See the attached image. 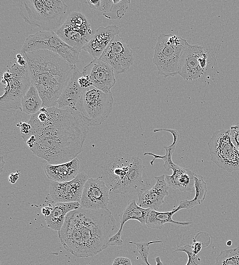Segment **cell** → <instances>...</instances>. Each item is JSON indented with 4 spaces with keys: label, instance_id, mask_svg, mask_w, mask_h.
Returning a JSON list of instances; mask_svg holds the SVG:
<instances>
[{
    "label": "cell",
    "instance_id": "5b68a950",
    "mask_svg": "<svg viewBox=\"0 0 239 265\" xmlns=\"http://www.w3.org/2000/svg\"><path fill=\"white\" fill-rule=\"evenodd\" d=\"M20 14L29 25L53 31L61 26L67 5L62 0H25L20 2Z\"/></svg>",
    "mask_w": 239,
    "mask_h": 265
},
{
    "label": "cell",
    "instance_id": "52a82bcc",
    "mask_svg": "<svg viewBox=\"0 0 239 265\" xmlns=\"http://www.w3.org/2000/svg\"><path fill=\"white\" fill-rule=\"evenodd\" d=\"M187 43L185 39L172 34L158 37L152 61L160 75L167 77L178 74L179 61Z\"/></svg>",
    "mask_w": 239,
    "mask_h": 265
},
{
    "label": "cell",
    "instance_id": "e575fe53",
    "mask_svg": "<svg viewBox=\"0 0 239 265\" xmlns=\"http://www.w3.org/2000/svg\"><path fill=\"white\" fill-rule=\"evenodd\" d=\"M229 130L231 140L239 150V122L231 126Z\"/></svg>",
    "mask_w": 239,
    "mask_h": 265
},
{
    "label": "cell",
    "instance_id": "9a60e30c",
    "mask_svg": "<svg viewBox=\"0 0 239 265\" xmlns=\"http://www.w3.org/2000/svg\"><path fill=\"white\" fill-rule=\"evenodd\" d=\"M83 76L89 78L93 86L104 92H110L115 85L114 69L100 59H93L83 70Z\"/></svg>",
    "mask_w": 239,
    "mask_h": 265
},
{
    "label": "cell",
    "instance_id": "2e32d148",
    "mask_svg": "<svg viewBox=\"0 0 239 265\" xmlns=\"http://www.w3.org/2000/svg\"><path fill=\"white\" fill-rule=\"evenodd\" d=\"M58 235L64 249L78 257H86L81 232L71 213H68Z\"/></svg>",
    "mask_w": 239,
    "mask_h": 265
},
{
    "label": "cell",
    "instance_id": "5bb4252c",
    "mask_svg": "<svg viewBox=\"0 0 239 265\" xmlns=\"http://www.w3.org/2000/svg\"><path fill=\"white\" fill-rule=\"evenodd\" d=\"M88 179L84 172L78 173L73 179L63 182H51L49 195L56 203L80 202L84 186Z\"/></svg>",
    "mask_w": 239,
    "mask_h": 265
},
{
    "label": "cell",
    "instance_id": "8992f818",
    "mask_svg": "<svg viewBox=\"0 0 239 265\" xmlns=\"http://www.w3.org/2000/svg\"><path fill=\"white\" fill-rule=\"evenodd\" d=\"M114 99L111 92H104L93 86L84 89L75 110L89 126L105 121L112 112Z\"/></svg>",
    "mask_w": 239,
    "mask_h": 265
},
{
    "label": "cell",
    "instance_id": "ba28073f",
    "mask_svg": "<svg viewBox=\"0 0 239 265\" xmlns=\"http://www.w3.org/2000/svg\"><path fill=\"white\" fill-rule=\"evenodd\" d=\"M40 50H47L57 54L72 65L78 62L81 51L68 45L52 31H40L29 36L24 42L21 52Z\"/></svg>",
    "mask_w": 239,
    "mask_h": 265
},
{
    "label": "cell",
    "instance_id": "8fae6325",
    "mask_svg": "<svg viewBox=\"0 0 239 265\" xmlns=\"http://www.w3.org/2000/svg\"><path fill=\"white\" fill-rule=\"evenodd\" d=\"M208 61V54L203 46L187 43L179 61L178 74L187 81L199 78L205 73Z\"/></svg>",
    "mask_w": 239,
    "mask_h": 265
},
{
    "label": "cell",
    "instance_id": "484cf974",
    "mask_svg": "<svg viewBox=\"0 0 239 265\" xmlns=\"http://www.w3.org/2000/svg\"><path fill=\"white\" fill-rule=\"evenodd\" d=\"M179 210L177 207L172 210L167 212H159L154 209L149 211L146 225L147 227L153 229H162L164 224L171 223L178 225H188L191 222H179L172 219L173 215Z\"/></svg>",
    "mask_w": 239,
    "mask_h": 265
},
{
    "label": "cell",
    "instance_id": "277c9868",
    "mask_svg": "<svg viewBox=\"0 0 239 265\" xmlns=\"http://www.w3.org/2000/svg\"><path fill=\"white\" fill-rule=\"evenodd\" d=\"M0 109L22 111V98L32 83L28 64L19 65L16 61L1 68Z\"/></svg>",
    "mask_w": 239,
    "mask_h": 265
},
{
    "label": "cell",
    "instance_id": "f1b7e54d",
    "mask_svg": "<svg viewBox=\"0 0 239 265\" xmlns=\"http://www.w3.org/2000/svg\"><path fill=\"white\" fill-rule=\"evenodd\" d=\"M22 111L28 115H33L39 111L43 101L37 88L31 84L30 88L22 98Z\"/></svg>",
    "mask_w": 239,
    "mask_h": 265
},
{
    "label": "cell",
    "instance_id": "30bf717a",
    "mask_svg": "<svg viewBox=\"0 0 239 265\" xmlns=\"http://www.w3.org/2000/svg\"><path fill=\"white\" fill-rule=\"evenodd\" d=\"M56 33L68 45L80 50L92 37L90 24L79 11L71 12Z\"/></svg>",
    "mask_w": 239,
    "mask_h": 265
},
{
    "label": "cell",
    "instance_id": "ab89813d",
    "mask_svg": "<svg viewBox=\"0 0 239 265\" xmlns=\"http://www.w3.org/2000/svg\"><path fill=\"white\" fill-rule=\"evenodd\" d=\"M20 173L19 171H17L15 173H11L8 176V180L11 184H14L17 181L19 177Z\"/></svg>",
    "mask_w": 239,
    "mask_h": 265
},
{
    "label": "cell",
    "instance_id": "7402d4cb",
    "mask_svg": "<svg viewBox=\"0 0 239 265\" xmlns=\"http://www.w3.org/2000/svg\"><path fill=\"white\" fill-rule=\"evenodd\" d=\"M151 209L144 208L139 206L136 200L130 201L120 215V226L117 233L110 240L109 246L122 245V229L125 223L128 220H137L142 225H146L147 217Z\"/></svg>",
    "mask_w": 239,
    "mask_h": 265
},
{
    "label": "cell",
    "instance_id": "cb8c5ba5",
    "mask_svg": "<svg viewBox=\"0 0 239 265\" xmlns=\"http://www.w3.org/2000/svg\"><path fill=\"white\" fill-rule=\"evenodd\" d=\"M171 170L173 171L171 175H165V179L169 187L181 192H191L195 189V172L176 164Z\"/></svg>",
    "mask_w": 239,
    "mask_h": 265
},
{
    "label": "cell",
    "instance_id": "60d3db41",
    "mask_svg": "<svg viewBox=\"0 0 239 265\" xmlns=\"http://www.w3.org/2000/svg\"><path fill=\"white\" fill-rule=\"evenodd\" d=\"M5 162L3 160V156H1V173L3 172V168L4 167Z\"/></svg>",
    "mask_w": 239,
    "mask_h": 265
},
{
    "label": "cell",
    "instance_id": "ac0fdd59",
    "mask_svg": "<svg viewBox=\"0 0 239 265\" xmlns=\"http://www.w3.org/2000/svg\"><path fill=\"white\" fill-rule=\"evenodd\" d=\"M147 184L146 174L143 161L140 158L134 156L126 175L113 192L121 194L139 192L147 189Z\"/></svg>",
    "mask_w": 239,
    "mask_h": 265
},
{
    "label": "cell",
    "instance_id": "d590c367",
    "mask_svg": "<svg viewBox=\"0 0 239 265\" xmlns=\"http://www.w3.org/2000/svg\"><path fill=\"white\" fill-rule=\"evenodd\" d=\"M17 127L20 129L21 137L27 136L30 132L32 126L29 122L20 121L16 124Z\"/></svg>",
    "mask_w": 239,
    "mask_h": 265
},
{
    "label": "cell",
    "instance_id": "f35d334b",
    "mask_svg": "<svg viewBox=\"0 0 239 265\" xmlns=\"http://www.w3.org/2000/svg\"><path fill=\"white\" fill-rule=\"evenodd\" d=\"M192 251L195 254H198L202 248V244L200 242L197 241L195 238H193L192 245Z\"/></svg>",
    "mask_w": 239,
    "mask_h": 265
},
{
    "label": "cell",
    "instance_id": "f546056e",
    "mask_svg": "<svg viewBox=\"0 0 239 265\" xmlns=\"http://www.w3.org/2000/svg\"><path fill=\"white\" fill-rule=\"evenodd\" d=\"M215 265H239V247L221 251Z\"/></svg>",
    "mask_w": 239,
    "mask_h": 265
},
{
    "label": "cell",
    "instance_id": "7a4b0ae2",
    "mask_svg": "<svg viewBox=\"0 0 239 265\" xmlns=\"http://www.w3.org/2000/svg\"><path fill=\"white\" fill-rule=\"evenodd\" d=\"M22 54L28 64L32 84L37 88L42 100V107H56L74 65L47 50Z\"/></svg>",
    "mask_w": 239,
    "mask_h": 265
},
{
    "label": "cell",
    "instance_id": "4316f807",
    "mask_svg": "<svg viewBox=\"0 0 239 265\" xmlns=\"http://www.w3.org/2000/svg\"><path fill=\"white\" fill-rule=\"evenodd\" d=\"M161 131H167L171 133L173 137V143L168 146H164V148L166 150V153L164 155H160L155 154L152 152H146L144 155H151L153 156V159L150 162L151 165L153 166L154 161L156 159H161L164 162V168L169 171L175 164L172 161V154L174 152L176 145L179 140L180 135L176 129H154L153 132H156Z\"/></svg>",
    "mask_w": 239,
    "mask_h": 265
},
{
    "label": "cell",
    "instance_id": "ffe728a7",
    "mask_svg": "<svg viewBox=\"0 0 239 265\" xmlns=\"http://www.w3.org/2000/svg\"><path fill=\"white\" fill-rule=\"evenodd\" d=\"M119 32V27L116 25L100 26L82 50L87 52L93 59H100L107 47Z\"/></svg>",
    "mask_w": 239,
    "mask_h": 265
},
{
    "label": "cell",
    "instance_id": "4fadbf2b",
    "mask_svg": "<svg viewBox=\"0 0 239 265\" xmlns=\"http://www.w3.org/2000/svg\"><path fill=\"white\" fill-rule=\"evenodd\" d=\"M102 178L100 176L87 180L79 202L81 208L97 209L108 207L110 191Z\"/></svg>",
    "mask_w": 239,
    "mask_h": 265
},
{
    "label": "cell",
    "instance_id": "8d00e7d4",
    "mask_svg": "<svg viewBox=\"0 0 239 265\" xmlns=\"http://www.w3.org/2000/svg\"><path fill=\"white\" fill-rule=\"evenodd\" d=\"M112 265H132V263L127 257H118L114 259Z\"/></svg>",
    "mask_w": 239,
    "mask_h": 265
},
{
    "label": "cell",
    "instance_id": "603a6c76",
    "mask_svg": "<svg viewBox=\"0 0 239 265\" xmlns=\"http://www.w3.org/2000/svg\"><path fill=\"white\" fill-rule=\"evenodd\" d=\"M79 166V161L75 157L71 161L63 164H47L44 167V172L49 179L63 182L75 178L78 174Z\"/></svg>",
    "mask_w": 239,
    "mask_h": 265
},
{
    "label": "cell",
    "instance_id": "44dd1931",
    "mask_svg": "<svg viewBox=\"0 0 239 265\" xmlns=\"http://www.w3.org/2000/svg\"><path fill=\"white\" fill-rule=\"evenodd\" d=\"M83 75L82 72L74 65L57 100L58 108H69L75 110L84 89L78 83L79 78Z\"/></svg>",
    "mask_w": 239,
    "mask_h": 265
},
{
    "label": "cell",
    "instance_id": "6da1fadb",
    "mask_svg": "<svg viewBox=\"0 0 239 265\" xmlns=\"http://www.w3.org/2000/svg\"><path fill=\"white\" fill-rule=\"evenodd\" d=\"M29 134L36 137L30 150L48 164H60L73 160L83 149L89 126L80 114L71 108L42 107L31 115Z\"/></svg>",
    "mask_w": 239,
    "mask_h": 265
},
{
    "label": "cell",
    "instance_id": "d6a6232c",
    "mask_svg": "<svg viewBox=\"0 0 239 265\" xmlns=\"http://www.w3.org/2000/svg\"><path fill=\"white\" fill-rule=\"evenodd\" d=\"M161 241H153L150 242H146L143 243H137L133 242H129V244L135 245L136 247L137 250L142 259V260L147 264L148 261V257L149 255L150 252V245L154 243H162Z\"/></svg>",
    "mask_w": 239,
    "mask_h": 265
},
{
    "label": "cell",
    "instance_id": "4dcf8cb0",
    "mask_svg": "<svg viewBox=\"0 0 239 265\" xmlns=\"http://www.w3.org/2000/svg\"><path fill=\"white\" fill-rule=\"evenodd\" d=\"M113 2L110 11L103 13V15L110 19H120L123 17L130 2L129 0H113Z\"/></svg>",
    "mask_w": 239,
    "mask_h": 265
},
{
    "label": "cell",
    "instance_id": "1f68e13d",
    "mask_svg": "<svg viewBox=\"0 0 239 265\" xmlns=\"http://www.w3.org/2000/svg\"><path fill=\"white\" fill-rule=\"evenodd\" d=\"M181 251L185 252L188 257V260L185 265H200L201 259L198 254H195L192 251L191 245H186L182 247L177 248L174 251ZM156 265H163L160 256H157L155 258ZM147 265H151L148 262Z\"/></svg>",
    "mask_w": 239,
    "mask_h": 265
},
{
    "label": "cell",
    "instance_id": "74e56055",
    "mask_svg": "<svg viewBox=\"0 0 239 265\" xmlns=\"http://www.w3.org/2000/svg\"><path fill=\"white\" fill-rule=\"evenodd\" d=\"M78 83L83 89H86L93 86L92 83L90 80L83 75L79 78Z\"/></svg>",
    "mask_w": 239,
    "mask_h": 265
},
{
    "label": "cell",
    "instance_id": "d6986e66",
    "mask_svg": "<svg viewBox=\"0 0 239 265\" xmlns=\"http://www.w3.org/2000/svg\"><path fill=\"white\" fill-rule=\"evenodd\" d=\"M156 183L150 189L139 192L137 204L144 208L156 210L164 203L169 195V186L165 179V175L154 177Z\"/></svg>",
    "mask_w": 239,
    "mask_h": 265
},
{
    "label": "cell",
    "instance_id": "836d02e7",
    "mask_svg": "<svg viewBox=\"0 0 239 265\" xmlns=\"http://www.w3.org/2000/svg\"><path fill=\"white\" fill-rule=\"evenodd\" d=\"M86 3L94 10L106 13L110 11L113 5V0L86 1Z\"/></svg>",
    "mask_w": 239,
    "mask_h": 265
},
{
    "label": "cell",
    "instance_id": "83f0119b",
    "mask_svg": "<svg viewBox=\"0 0 239 265\" xmlns=\"http://www.w3.org/2000/svg\"><path fill=\"white\" fill-rule=\"evenodd\" d=\"M195 195L192 200H183L180 201L177 207L179 210L190 209L201 204L205 200L207 192V183L202 176L194 173Z\"/></svg>",
    "mask_w": 239,
    "mask_h": 265
},
{
    "label": "cell",
    "instance_id": "b9f144b4",
    "mask_svg": "<svg viewBox=\"0 0 239 265\" xmlns=\"http://www.w3.org/2000/svg\"><path fill=\"white\" fill-rule=\"evenodd\" d=\"M232 243V241L231 240H229L227 242L226 245L228 246H231Z\"/></svg>",
    "mask_w": 239,
    "mask_h": 265
},
{
    "label": "cell",
    "instance_id": "3957f363",
    "mask_svg": "<svg viewBox=\"0 0 239 265\" xmlns=\"http://www.w3.org/2000/svg\"><path fill=\"white\" fill-rule=\"evenodd\" d=\"M79 228L86 257L108 247L110 238L119 230L115 219L108 208H79L71 211Z\"/></svg>",
    "mask_w": 239,
    "mask_h": 265
},
{
    "label": "cell",
    "instance_id": "9c48e42d",
    "mask_svg": "<svg viewBox=\"0 0 239 265\" xmlns=\"http://www.w3.org/2000/svg\"><path fill=\"white\" fill-rule=\"evenodd\" d=\"M211 160L228 172L239 171V150L232 142L229 129L216 131L207 143Z\"/></svg>",
    "mask_w": 239,
    "mask_h": 265
},
{
    "label": "cell",
    "instance_id": "d4e9b609",
    "mask_svg": "<svg viewBox=\"0 0 239 265\" xmlns=\"http://www.w3.org/2000/svg\"><path fill=\"white\" fill-rule=\"evenodd\" d=\"M81 207L79 202L55 203L50 214L45 217L48 228L59 231L69 212Z\"/></svg>",
    "mask_w": 239,
    "mask_h": 265
},
{
    "label": "cell",
    "instance_id": "e0dca14e",
    "mask_svg": "<svg viewBox=\"0 0 239 265\" xmlns=\"http://www.w3.org/2000/svg\"><path fill=\"white\" fill-rule=\"evenodd\" d=\"M134 158V156L121 153L109 161L102 177L110 192H113L125 177Z\"/></svg>",
    "mask_w": 239,
    "mask_h": 265
},
{
    "label": "cell",
    "instance_id": "7c38bea8",
    "mask_svg": "<svg viewBox=\"0 0 239 265\" xmlns=\"http://www.w3.org/2000/svg\"><path fill=\"white\" fill-rule=\"evenodd\" d=\"M100 59L112 66L117 74L126 72L134 62L132 50L118 35L108 45Z\"/></svg>",
    "mask_w": 239,
    "mask_h": 265
}]
</instances>
